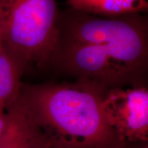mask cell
<instances>
[{"mask_svg":"<svg viewBox=\"0 0 148 148\" xmlns=\"http://www.w3.org/2000/svg\"><path fill=\"white\" fill-rule=\"evenodd\" d=\"M107 88L85 79L69 84H23L18 97L35 121L71 148H121L103 99Z\"/></svg>","mask_w":148,"mask_h":148,"instance_id":"obj_1","label":"cell"},{"mask_svg":"<svg viewBox=\"0 0 148 148\" xmlns=\"http://www.w3.org/2000/svg\"><path fill=\"white\" fill-rule=\"evenodd\" d=\"M49 64L62 73L110 88L145 85V67L122 46L98 40L56 41Z\"/></svg>","mask_w":148,"mask_h":148,"instance_id":"obj_2","label":"cell"},{"mask_svg":"<svg viewBox=\"0 0 148 148\" xmlns=\"http://www.w3.org/2000/svg\"><path fill=\"white\" fill-rule=\"evenodd\" d=\"M2 44L26 67L49 63L60 14L56 0H0Z\"/></svg>","mask_w":148,"mask_h":148,"instance_id":"obj_3","label":"cell"},{"mask_svg":"<svg viewBox=\"0 0 148 148\" xmlns=\"http://www.w3.org/2000/svg\"><path fill=\"white\" fill-rule=\"evenodd\" d=\"M103 106L108 121L125 141H147L148 90L145 85L108 89Z\"/></svg>","mask_w":148,"mask_h":148,"instance_id":"obj_4","label":"cell"},{"mask_svg":"<svg viewBox=\"0 0 148 148\" xmlns=\"http://www.w3.org/2000/svg\"><path fill=\"white\" fill-rule=\"evenodd\" d=\"M60 142L32 119L18 99L5 108L0 148H56Z\"/></svg>","mask_w":148,"mask_h":148,"instance_id":"obj_5","label":"cell"},{"mask_svg":"<svg viewBox=\"0 0 148 148\" xmlns=\"http://www.w3.org/2000/svg\"><path fill=\"white\" fill-rule=\"evenodd\" d=\"M70 9L92 15L115 17L147 10L146 0H67Z\"/></svg>","mask_w":148,"mask_h":148,"instance_id":"obj_6","label":"cell"},{"mask_svg":"<svg viewBox=\"0 0 148 148\" xmlns=\"http://www.w3.org/2000/svg\"><path fill=\"white\" fill-rule=\"evenodd\" d=\"M25 69L3 44L0 45V106L5 110L18 99Z\"/></svg>","mask_w":148,"mask_h":148,"instance_id":"obj_7","label":"cell"},{"mask_svg":"<svg viewBox=\"0 0 148 148\" xmlns=\"http://www.w3.org/2000/svg\"><path fill=\"white\" fill-rule=\"evenodd\" d=\"M121 148H148L147 141H125Z\"/></svg>","mask_w":148,"mask_h":148,"instance_id":"obj_8","label":"cell"},{"mask_svg":"<svg viewBox=\"0 0 148 148\" xmlns=\"http://www.w3.org/2000/svg\"><path fill=\"white\" fill-rule=\"evenodd\" d=\"M5 125V109L3 107L0 106V136L2 134V132Z\"/></svg>","mask_w":148,"mask_h":148,"instance_id":"obj_9","label":"cell"},{"mask_svg":"<svg viewBox=\"0 0 148 148\" xmlns=\"http://www.w3.org/2000/svg\"><path fill=\"white\" fill-rule=\"evenodd\" d=\"M56 148H71L69 147V146H67L66 145V144H64V143H62V142H60V143L58 144V145L57 146Z\"/></svg>","mask_w":148,"mask_h":148,"instance_id":"obj_10","label":"cell"}]
</instances>
